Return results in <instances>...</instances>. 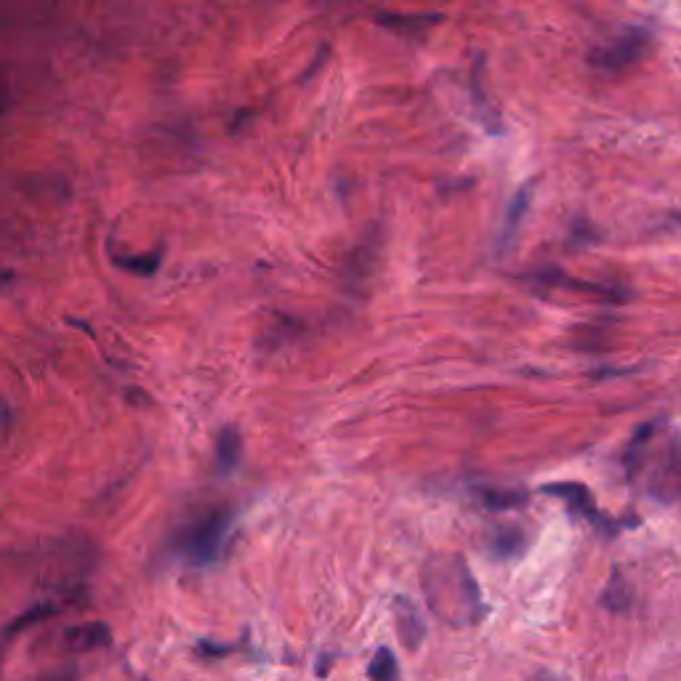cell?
I'll return each mask as SVG.
<instances>
[{"label":"cell","instance_id":"cell-10","mask_svg":"<svg viewBox=\"0 0 681 681\" xmlns=\"http://www.w3.org/2000/svg\"><path fill=\"white\" fill-rule=\"evenodd\" d=\"M485 501H487V506H493V509H506V506H519V503L525 501V495H517V493H503V495H498V493H485Z\"/></svg>","mask_w":681,"mask_h":681},{"label":"cell","instance_id":"cell-2","mask_svg":"<svg viewBox=\"0 0 681 681\" xmlns=\"http://www.w3.org/2000/svg\"><path fill=\"white\" fill-rule=\"evenodd\" d=\"M229 530H232V514L227 509L211 511L181 533L179 551L192 564L219 562L227 546Z\"/></svg>","mask_w":681,"mask_h":681},{"label":"cell","instance_id":"cell-4","mask_svg":"<svg viewBox=\"0 0 681 681\" xmlns=\"http://www.w3.org/2000/svg\"><path fill=\"white\" fill-rule=\"evenodd\" d=\"M394 623H397V634H400V642L408 647V650H418L426 636V626H423V618L418 607H415L410 599L400 596L394 599Z\"/></svg>","mask_w":681,"mask_h":681},{"label":"cell","instance_id":"cell-13","mask_svg":"<svg viewBox=\"0 0 681 681\" xmlns=\"http://www.w3.org/2000/svg\"><path fill=\"white\" fill-rule=\"evenodd\" d=\"M40 681H75L70 674H54V676H46V679Z\"/></svg>","mask_w":681,"mask_h":681},{"label":"cell","instance_id":"cell-7","mask_svg":"<svg viewBox=\"0 0 681 681\" xmlns=\"http://www.w3.org/2000/svg\"><path fill=\"white\" fill-rule=\"evenodd\" d=\"M631 602H634V591L628 586V580L620 572H615L610 583H607V588H604L602 604L612 612H626L631 607Z\"/></svg>","mask_w":681,"mask_h":681},{"label":"cell","instance_id":"cell-3","mask_svg":"<svg viewBox=\"0 0 681 681\" xmlns=\"http://www.w3.org/2000/svg\"><path fill=\"white\" fill-rule=\"evenodd\" d=\"M644 48H647V38L644 35H631V38L618 40V46H610L607 51L594 54V67L599 70H623L631 67L642 59Z\"/></svg>","mask_w":681,"mask_h":681},{"label":"cell","instance_id":"cell-9","mask_svg":"<svg viewBox=\"0 0 681 681\" xmlns=\"http://www.w3.org/2000/svg\"><path fill=\"white\" fill-rule=\"evenodd\" d=\"M370 681H397V658L389 647H381V650L373 655L370 660Z\"/></svg>","mask_w":681,"mask_h":681},{"label":"cell","instance_id":"cell-5","mask_svg":"<svg viewBox=\"0 0 681 681\" xmlns=\"http://www.w3.org/2000/svg\"><path fill=\"white\" fill-rule=\"evenodd\" d=\"M62 642L67 650L75 652H88L99 650V647H107L112 642V634L107 623H83V626H72L64 631Z\"/></svg>","mask_w":681,"mask_h":681},{"label":"cell","instance_id":"cell-1","mask_svg":"<svg viewBox=\"0 0 681 681\" xmlns=\"http://www.w3.org/2000/svg\"><path fill=\"white\" fill-rule=\"evenodd\" d=\"M423 594L431 612L453 626L477 623L482 615V599L461 556H431L423 564Z\"/></svg>","mask_w":681,"mask_h":681},{"label":"cell","instance_id":"cell-14","mask_svg":"<svg viewBox=\"0 0 681 681\" xmlns=\"http://www.w3.org/2000/svg\"><path fill=\"white\" fill-rule=\"evenodd\" d=\"M535 681H556V679H548V676H538V679H535Z\"/></svg>","mask_w":681,"mask_h":681},{"label":"cell","instance_id":"cell-12","mask_svg":"<svg viewBox=\"0 0 681 681\" xmlns=\"http://www.w3.org/2000/svg\"><path fill=\"white\" fill-rule=\"evenodd\" d=\"M11 426H14V413H11L6 402H0V442L8 437Z\"/></svg>","mask_w":681,"mask_h":681},{"label":"cell","instance_id":"cell-6","mask_svg":"<svg viewBox=\"0 0 681 681\" xmlns=\"http://www.w3.org/2000/svg\"><path fill=\"white\" fill-rule=\"evenodd\" d=\"M240 458H243V437L235 426H227L221 429L219 442H216V461H219L221 474H229L240 466Z\"/></svg>","mask_w":681,"mask_h":681},{"label":"cell","instance_id":"cell-8","mask_svg":"<svg viewBox=\"0 0 681 681\" xmlns=\"http://www.w3.org/2000/svg\"><path fill=\"white\" fill-rule=\"evenodd\" d=\"M546 493L559 495L562 501H567L570 506H575L578 511H583V514H594V503H591V495H588V490L583 485H554V487H546Z\"/></svg>","mask_w":681,"mask_h":681},{"label":"cell","instance_id":"cell-11","mask_svg":"<svg viewBox=\"0 0 681 681\" xmlns=\"http://www.w3.org/2000/svg\"><path fill=\"white\" fill-rule=\"evenodd\" d=\"M118 264L123 269H128V272H136V274H152L157 269V264H160V259L157 256H152V259H118Z\"/></svg>","mask_w":681,"mask_h":681}]
</instances>
